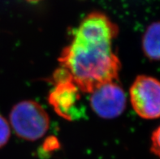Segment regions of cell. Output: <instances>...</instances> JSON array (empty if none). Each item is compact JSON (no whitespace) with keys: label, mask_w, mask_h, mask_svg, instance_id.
<instances>
[{"label":"cell","mask_w":160,"mask_h":159,"mask_svg":"<svg viewBox=\"0 0 160 159\" xmlns=\"http://www.w3.org/2000/svg\"><path fill=\"white\" fill-rule=\"evenodd\" d=\"M130 99L135 112L143 119L160 117V81L147 76H139L130 88Z\"/></svg>","instance_id":"3"},{"label":"cell","mask_w":160,"mask_h":159,"mask_svg":"<svg viewBox=\"0 0 160 159\" xmlns=\"http://www.w3.org/2000/svg\"><path fill=\"white\" fill-rule=\"evenodd\" d=\"M27 2H39L41 0H25Z\"/></svg>","instance_id":"9"},{"label":"cell","mask_w":160,"mask_h":159,"mask_svg":"<svg viewBox=\"0 0 160 159\" xmlns=\"http://www.w3.org/2000/svg\"><path fill=\"white\" fill-rule=\"evenodd\" d=\"M10 123L19 137L27 141H36L47 132L50 118L38 102L23 101L12 108Z\"/></svg>","instance_id":"2"},{"label":"cell","mask_w":160,"mask_h":159,"mask_svg":"<svg viewBox=\"0 0 160 159\" xmlns=\"http://www.w3.org/2000/svg\"><path fill=\"white\" fill-rule=\"evenodd\" d=\"M142 48L150 59L160 61V22H154L147 28L142 40Z\"/></svg>","instance_id":"6"},{"label":"cell","mask_w":160,"mask_h":159,"mask_svg":"<svg viewBox=\"0 0 160 159\" xmlns=\"http://www.w3.org/2000/svg\"><path fill=\"white\" fill-rule=\"evenodd\" d=\"M55 88L49 95V102L55 112L68 120L78 119L83 115L84 108L80 105L81 91L68 79L54 81Z\"/></svg>","instance_id":"4"},{"label":"cell","mask_w":160,"mask_h":159,"mask_svg":"<svg viewBox=\"0 0 160 159\" xmlns=\"http://www.w3.org/2000/svg\"><path fill=\"white\" fill-rule=\"evenodd\" d=\"M118 32L117 25L103 13L87 15L73 32L71 43L61 52L60 67L54 80L68 79L85 93L117 80L121 65L112 42Z\"/></svg>","instance_id":"1"},{"label":"cell","mask_w":160,"mask_h":159,"mask_svg":"<svg viewBox=\"0 0 160 159\" xmlns=\"http://www.w3.org/2000/svg\"><path fill=\"white\" fill-rule=\"evenodd\" d=\"M90 106L102 119H115L125 110V93L116 83H107L92 92Z\"/></svg>","instance_id":"5"},{"label":"cell","mask_w":160,"mask_h":159,"mask_svg":"<svg viewBox=\"0 0 160 159\" xmlns=\"http://www.w3.org/2000/svg\"><path fill=\"white\" fill-rule=\"evenodd\" d=\"M151 151L160 158V126L154 132L151 137Z\"/></svg>","instance_id":"8"},{"label":"cell","mask_w":160,"mask_h":159,"mask_svg":"<svg viewBox=\"0 0 160 159\" xmlns=\"http://www.w3.org/2000/svg\"><path fill=\"white\" fill-rule=\"evenodd\" d=\"M10 135L11 129L9 123L2 115H0V148L8 143Z\"/></svg>","instance_id":"7"}]
</instances>
